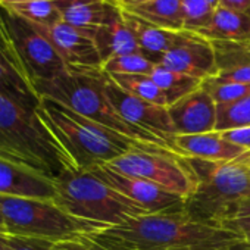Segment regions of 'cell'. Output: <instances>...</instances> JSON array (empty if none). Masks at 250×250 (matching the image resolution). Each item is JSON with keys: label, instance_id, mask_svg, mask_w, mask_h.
I'll return each mask as SVG.
<instances>
[{"label": "cell", "instance_id": "cell-17", "mask_svg": "<svg viewBox=\"0 0 250 250\" xmlns=\"http://www.w3.org/2000/svg\"><path fill=\"white\" fill-rule=\"evenodd\" d=\"M174 146L177 155L183 158L210 162H232L244 153L243 149L227 142L219 131L175 136Z\"/></svg>", "mask_w": 250, "mask_h": 250}, {"label": "cell", "instance_id": "cell-29", "mask_svg": "<svg viewBox=\"0 0 250 250\" xmlns=\"http://www.w3.org/2000/svg\"><path fill=\"white\" fill-rule=\"evenodd\" d=\"M215 11L216 8L208 0H183L184 31L200 33L210 24Z\"/></svg>", "mask_w": 250, "mask_h": 250}, {"label": "cell", "instance_id": "cell-26", "mask_svg": "<svg viewBox=\"0 0 250 250\" xmlns=\"http://www.w3.org/2000/svg\"><path fill=\"white\" fill-rule=\"evenodd\" d=\"M109 78L121 87L124 91L130 93L131 96H136L142 100L155 103L158 106L168 107V100L165 94L161 91L158 84L153 81L150 75H143V74H130V75H122V74H115L109 75Z\"/></svg>", "mask_w": 250, "mask_h": 250}, {"label": "cell", "instance_id": "cell-25", "mask_svg": "<svg viewBox=\"0 0 250 250\" xmlns=\"http://www.w3.org/2000/svg\"><path fill=\"white\" fill-rule=\"evenodd\" d=\"M150 77L158 84L161 91L165 94L168 104H174L180 99L186 97L187 94L193 93L202 85V81L197 78H193L190 75L175 72L171 69H167L161 65H156V68L152 71Z\"/></svg>", "mask_w": 250, "mask_h": 250}, {"label": "cell", "instance_id": "cell-32", "mask_svg": "<svg viewBox=\"0 0 250 250\" xmlns=\"http://www.w3.org/2000/svg\"><path fill=\"white\" fill-rule=\"evenodd\" d=\"M49 250H106V249H103L102 246H99L84 234L62 241H55V243L50 241Z\"/></svg>", "mask_w": 250, "mask_h": 250}, {"label": "cell", "instance_id": "cell-18", "mask_svg": "<svg viewBox=\"0 0 250 250\" xmlns=\"http://www.w3.org/2000/svg\"><path fill=\"white\" fill-rule=\"evenodd\" d=\"M124 20L136 34L142 53L156 65H159L165 53H168L172 47H175L190 34V31L184 30L175 31L158 27L139 17L128 14L127 11H124Z\"/></svg>", "mask_w": 250, "mask_h": 250}, {"label": "cell", "instance_id": "cell-3", "mask_svg": "<svg viewBox=\"0 0 250 250\" xmlns=\"http://www.w3.org/2000/svg\"><path fill=\"white\" fill-rule=\"evenodd\" d=\"M107 75L103 69L99 71H69L58 75L53 80L34 83L33 87L39 97L55 100L75 113L91 119L103 127L116 131L136 142L159 146L167 150L172 147L162 139L140 130L125 121L110 103L106 93ZM175 153V152H174Z\"/></svg>", "mask_w": 250, "mask_h": 250}, {"label": "cell", "instance_id": "cell-5", "mask_svg": "<svg viewBox=\"0 0 250 250\" xmlns=\"http://www.w3.org/2000/svg\"><path fill=\"white\" fill-rule=\"evenodd\" d=\"M53 183L55 202L74 218L91 224L97 231L149 213L90 171L66 169Z\"/></svg>", "mask_w": 250, "mask_h": 250}, {"label": "cell", "instance_id": "cell-8", "mask_svg": "<svg viewBox=\"0 0 250 250\" xmlns=\"http://www.w3.org/2000/svg\"><path fill=\"white\" fill-rule=\"evenodd\" d=\"M106 165L124 175L147 180L184 199L196 188V177L188 161L162 147H133Z\"/></svg>", "mask_w": 250, "mask_h": 250}, {"label": "cell", "instance_id": "cell-33", "mask_svg": "<svg viewBox=\"0 0 250 250\" xmlns=\"http://www.w3.org/2000/svg\"><path fill=\"white\" fill-rule=\"evenodd\" d=\"M49 244L50 241L46 240L25 238L11 234L6 237V250H49Z\"/></svg>", "mask_w": 250, "mask_h": 250}, {"label": "cell", "instance_id": "cell-42", "mask_svg": "<svg viewBox=\"0 0 250 250\" xmlns=\"http://www.w3.org/2000/svg\"><path fill=\"white\" fill-rule=\"evenodd\" d=\"M0 228H3V229H5V227H3V216H2V212H0Z\"/></svg>", "mask_w": 250, "mask_h": 250}, {"label": "cell", "instance_id": "cell-19", "mask_svg": "<svg viewBox=\"0 0 250 250\" xmlns=\"http://www.w3.org/2000/svg\"><path fill=\"white\" fill-rule=\"evenodd\" d=\"M212 46L216 59V75L210 80L250 84V40L212 42Z\"/></svg>", "mask_w": 250, "mask_h": 250}, {"label": "cell", "instance_id": "cell-24", "mask_svg": "<svg viewBox=\"0 0 250 250\" xmlns=\"http://www.w3.org/2000/svg\"><path fill=\"white\" fill-rule=\"evenodd\" d=\"M0 5L34 25L47 27L62 21L55 0H0Z\"/></svg>", "mask_w": 250, "mask_h": 250}, {"label": "cell", "instance_id": "cell-2", "mask_svg": "<svg viewBox=\"0 0 250 250\" xmlns=\"http://www.w3.org/2000/svg\"><path fill=\"white\" fill-rule=\"evenodd\" d=\"M36 113L77 171L110 164L133 147H159L125 137L46 97H40Z\"/></svg>", "mask_w": 250, "mask_h": 250}, {"label": "cell", "instance_id": "cell-14", "mask_svg": "<svg viewBox=\"0 0 250 250\" xmlns=\"http://www.w3.org/2000/svg\"><path fill=\"white\" fill-rule=\"evenodd\" d=\"M168 113L174 125L175 136L215 131L216 104L203 85L168 106Z\"/></svg>", "mask_w": 250, "mask_h": 250}, {"label": "cell", "instance_id": "cell-4", "mask_svg": "<svg viewBox=\"0 0 250 250\" xmlns=\"http://www.w3.org/2000/svg\"><path fill=\"white\" fill-rule=\"evenodd\" d=\"M0 156L55 180L74 169L34 110L0 93Z\"/></svg>", "mask_w": 250, "mask_h": 250}, {"label": "cell", "instance_id": "cell-35", "mask_svg": "<svg viewBox=\"0 0 250 250\" xmlns=\"http://www.w3.org/2000/svg\"><path fill=\"white\" fill-rule=\"evenodd\" d=\"M218 6L240 14H250V0H219Z\"/></svg>", "mask_w": 250, "mask_h": 250}, {"label": "cell", "instance_id": "cell-27", "mask_svg": "<svg viewBox=\"0 0 250 250\" xmlns=\"http://www.w3.org/2000/svg\"><path fill=\"white\" fill-rule=\"evenodd\" d=\"M243 127H250V96L231 103L216 104L215 131L221 133Z\"/></svg>", "mask_w": 250, "mask_h": 250}, {"label": "cell", "instance_id": "cell-12", "mask_svg": "<svg viewBox=\"0 0 250 250\" xmlns=\"http://www.w3.org/2000/svg\"><path fill=\"white\" fill-rule=\"evenodd\" d=\"M36 27L47 37V40L52 43L69 71L102 69L103 62L100 53L96 47L94 40L88 34L71 27L63 21L47 27Z\"/></svg>", "mask_w": 250, "mask_h": 250}, {"label": "cell", "instance_id": "cell-10", "mask_svg": "<svg viewBox=\"0 0 250 250\" xmlns=\"http://www.w3.org/2000/svg\"><path fill=\"white\" fill-rule=\"evenodd\" d=\"M96 177L109 184L112 188L128 197L149 213H180L184 212L186 199L164 190L162 187L142 178L124 175L113 171L107 165H100L91 169Z\"/></svg>", "mask_w": 250, "mask_h": 250}, {"label": "cell", "instance_id": "cell-6", "mask_svg": "<svg viewBox=\"0 0 250 250\" xmlns=\"http://www.w3.org/2000/svg\"><path fill=\"white\" fill-rule=\"evenodd\" d=\"M186 159L196 177V188L184 206L191 219L218 225L235 206L250 199V167L234 161Z\"/></svg>", "mask_w": 250, "mask_h": 250}, {"label": "cell", "instance_id": "cell-38", "mask_svg": "<svg viewBox=\"0 0 250 250\" xmlns=\"http://www.w3.org/2000/svg\"><path fill=\"white\" fill-rule=\"evenodd\" d=\"M234 162H237V164H243V165H246V167H250V150H247V152H244L241 156H238Z\"/></svg>", "mask_w": 250, "mask_h": 250}, {"label": "cell", "instance_id": "cell-30", "mask_svg": "<svg viewBox=\"0 0 250 250\" xmlns=\"http://www.w3.org/2000/svg\"><path fill=\"white\" fill-rule=\"evenodd\" d=\"M202 85L208 90L215 104H225L250 96V84L240 83H218L213 80H205Z\"/></svg>", "mask_w": 250, "mask_h": 250}, {"label": "cell", "instance_id": "cell-1", "mask_svg": "<svg viewBox=\"0 0 250 250\" xmlns=\"http://www.w3.org/2000/svg\"><path fill=\"white\" fill-rule=\"evenodd\" d=\"M106 250H228L241 241L232 231L180 213H147L85 234Z\"/></svg>", "mask_w": 250, "mask_h": 250}, {"label": "cell", "instance_id": "cell-16", "mask_svg": "<svg viewBox=\"0 0 250 250\" xmlns=\"http://www.w3.org/2000/svg\"><path fill=\"white\" fill-rule=\"evenodd\" d=\"M0 194L55 200L56 188L52 178L0 156Z\"/></svg>", "mask_w": 250, "mask_h": 250}, {"label": "cell", "instance_id": "cell-15", "mask_svg": "<svg viewBox=\"0 0 250 250\" xmlns=\"http://www.w3.org/2000/svg\"><path fill=\"white\" fill-rule=\"evenodd\" d=\"M63 22L88 34L110 25L124 17L122 8L115 0H55Z\"/></svg>", "mask_w": 250, "mask_h": 250}, {"label": "cell", "instance_id": "cell-39", "mask_svg": "<svg viewBox=\"0 0 250 250\" xmlns=\"http://www.w3.org/2000/svg\"><path fill=\"white\" fill-rule=\"evenodd\" d=\"M228 250H250V243H243V241H238V243H235L234 246H231Z\"/></svg>", "mask_w": 250, "mask_h": 250}, {"label": "cell", "instance_id": "cell-20", "mask_svg": "<svg viewBox=\"0 0 250 250\" xmlns=\"http://www.w3.org/2000/svg\"><path fill=\"white\" fill-rule=\"evenodd\" d=\"M0 93L34 112L40 104V97L24 74L15 53L5 47H0Z\"/></svg>", "mask_w": 250, "mask_h": 250}, {"label": "cell", "instance_id": "cell-40", "mask_svg": "<svg viewBox=\"0 0 250 250\" xmlns=\"http://www.w3.org/2000/svg\"><path fill=\"white\" fill-rule=\"evenodd\" d=\"M6 237H8V232L0 228V250H6Z\"/></svg>", "mask_w": 250, "mask_h": 250}, {"label": "cell", "instance_id": "cell-41", "mask_svg": "<svg viewBox=\"0 0 250 250\" xmlns=\"http://www.w3.org/2000/svg\"><path fill=\"white\" fill-rule=\"evenodd\" d=\"M208 2H209V3H212V5H213L215 8H218V3H219V0H208Z\"/></svg>", "mask_w": 250, "mask_h": 250}, {"label": "cell", "instance_id": "cell-31", "mask_svg": "<svg viewBox=\"0 0 250 250\" xmlns=\"http://www.w3.org/2000/svg\"><path fill=\"white\" fill-rule=\"evenodd\" d=\"M218 227L232 231L243 243H250V199L235 206Z\"/></svg>", "mask_w": 250, "mask_h": 250}, {"label": "cell", "instance_id": "cell-34", "mask_svg": "<svg viewBox=\"0 0 250 250\" xmlns=\"http://www.w3.org/2000/svg\"><path fill=\"white\" fill-rule=\"evenodd\" d=\"M222 137L229 142L231 145L243 149L244 152L250 150V127H243V128H234L228 131H221Z\"/></svg>", "mask_w": 250, "mask_h": 250}, {"label": "cell", "instance_id": "cell-7", "mask_svg": "<svg viewBox=\"0 0 250 250\" xmlns=\"http://www.w3.org/2000/svg\"><path fill=\"white\" fill-rule=\"evenodd\" d=\"M5 231L11 235L62 241L97 231L91 224L74 218L55 200L0 194Z\"/></svg>", "mask_w": 250, "mask_h": 250}, {"label": "cell", "instance_id": "cell-22", "mask_svg": "<svg viewBox=\"0 0 250 250\" xmlns=\"http://www.w3.org/2000/svg\"><path fill=\"white\" fill-rule=\"evenodd\" d=\"M197 34L209 42L250 40V14H240L218 6L210 24Z\"/></svg>", "mask_w": 250, "mask_h": 250}, {"label": "cell", "instance_id": "cell-23", "mask_svg": "<svg viewBox=\"0 0 250 250\" xmlns=\"http://www.w3.org/2000/svg\"><path fill=\"white\" fill-rule=\"evenodd\" d=\"M124 11L167 30H184L183 0H149L146 3Z\"/></svg>", "mask_w": 250, "mask_h": 250}, {"label": "cell", "instance_id": "cell-9", "mask_svg": "<svg viewBox=\"0 0 250 250\" xmlns=\"http://www.w3.org/2000/svg\"><path fill=\"white\" fill-rule=\"evenodd\" d=\"M0 22L31 84L53 80L68 68L47 37L33 24L0 5Z\"/></svg>", "mask_w": 250, "mask_h": 250}, {"label": "cell", "instance_id": "cell-11", "mask_svg": "<svg viewBox=\"0 0 250 250\" xmlns=\"http://www.w3.org/2000/svg\"><path fill=\"white\" fill-rule=\"evenodd\" d=\"M106 93L115 110L125 121L140 130H145L165 140L175 152V146H174L175 130L168 113V107L158 106L155 103L131 96L130 93L124 91L121 87H118L109 78V75H107V83H106Z\"/></svg>", "mask_w": 250, "mask_h": 250}, {"label": "cell", "instance_id": "cell-36", "mask_svg": "<svg viewBox=\"0 0 250 250\" xmlns=\"http://www.w3.org/2000/svg\"><path fill=\"white\" fill-rule=\"evenodd\" d=\"M115 2L122 9H127V8H133V6H139L142 3H146V2H149V0H115Z\"/></svg>", "mask_w": 250, "mask_h": 250}, {"label": "cell", "instance_id": "cell-21", "mask_svg": "<svg viewBox=\"0 0 250 250\" xmlns=\"http://www.w3.org/2000/svg\"><path fill=\"white\" fill-rule=\"evenodd\" d=\"M93 40L96 43V47L100 53L103 63L116 56L142 53L136 34L130 28V25L125 22L124 17L122 20L110 25L99 28L94 33Z\"/></svg>", "mask_w": 250, "mask_h": 250}, {"label": "cell", "instance_id": "cell-28", "mask_svg": "<svg viewBox=\"0 0 250 250\" xmlns=\"http://www.w3.org/2000/svg\"><path fill=\"white\" fill-rule=\"evenodd\" d=\"M155 68H156V63L152 62L149 58H146L143 53H131V55L116 56V58L106 61L102 66L103 72L107 75H115V74L150 75Z\"/></svg>", "mask_w": 250, "mask_h": 250}, {"label": "cell", "instance_id": "cell-37", "mask_svg": "<svg viewBox=\"0 0 250 250\" xmlns=\"http://www.w3.org/2000/svg\"><path fill=\"white\" fill-rule=\"evenodd\" d=\"M0 47H5V49H9V50L14 52V49H12V46H11L8 37H6V34H5V30H3V27H2V22H0Z\"/></svg>", "mask_w": 250, "mask_h": 250}, {"label": "cell", "instance_id": "cell-13", "mask_svg": "<svg viewBox=\"0 0 250 250\" xmlns=\"http://www.w3.org/2000/svg\"><path fill=\"white\" fill-rule=\"evenodd\" d=\"M159 65L197 78L202 83L216 75V59L212 42L194 33H190L181 43L165 53Z\"/></svg>", "mask_w": 250, "mask_h": 250}]
</instances>
